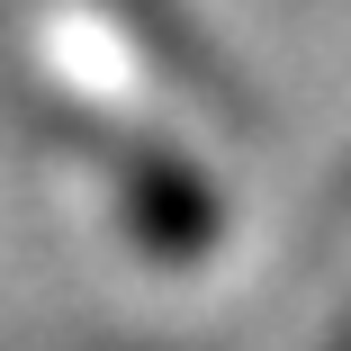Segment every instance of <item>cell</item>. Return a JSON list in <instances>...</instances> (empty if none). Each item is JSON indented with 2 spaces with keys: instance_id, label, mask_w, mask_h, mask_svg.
Returning a JSON list of instances; mask_svg holds the SVG:
<instances>
[]
</instances>
